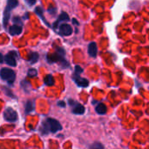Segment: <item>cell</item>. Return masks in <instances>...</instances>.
<instances>
[{"label":"cell","mask_w":149,"mask_h":149,"mask_svg":"<svg viewBox=\"0 0 149 149\" xmlns=\"http://www.w3.org/2000/svg\"><path fill=\"white\" fill-rule=\"evenodd\" d=\"M65 51L64 48L59 47L55 53H52L51 55L47 56V61L50 63H58L62 68H69L70 64L67 62V60L65 58Z\"/></svg>","instance_id":"1"},{"label":"cell","mask_w":149,"mask_h":149,"mask_svg":"<svg viewBox=\"0 0 149 149\" xmlns=\"http://www.w3.org/2000/svg\"><path fill=\"white\" fill-rule=\"evenodd\" d=\"M60 130H62V127H61L60 123L58 120H56L55 119L47 118L42 123L41 132L43 134H48L49 132L54 134V133H57Z\"/></svg>","instance_id":"2"},{"label":"cell","mask_w":149,"mask_h":149,"mask_svg":"<svg viewBox=\"0 0 149 149\" xmlns=\"http://www.w3.org/2000/svg\"><path fill=\"white\" fill-rule=\"evenodd\" d=\"M0 75H1L2 79L6 81L10 86H12V84L14 83L16 79V73L14 72V71L7 67H3L1 69Z\"/></svg>","instance_id":"3"},{"label":"cell","mask_w":149,"mask_h":149,"mask_svg":"<svg viewBox=\"0 0 149 149\" xmlns=\"http://www.w3.org/2000/svg\"><path fill=\"white\" fill-rule=\"evenodd\" d=\"M18 4V2L16 0H9L7 2V5L5 7V10L3 11V24L5 27L9 22L10 16V11Z\"/></svg>","instance_id":"4"},{"label":"cell","mask_w":149,"mask_h":149,"mask_svg":"<svg viewBox=\"0 0 149 149\" xmlns=\"http://www.w3.org/2000/svg\"><path fill=\"white\" fill-rule=\"evenodd\" d=\"M3 115V119L8 122H16L18 118L17 112L14 109H12L11 107L5 108Z\"/></svg>","instance_id":"5"},{"label":"cell","mask_w":149,"mask_h":149,"mask_svg":"<svg viewBox=\"0 0 149 149\" xmlns=\"http://www.w3.org/2000/svg\"><path fill=\"white\" fill-rule=\"evenodd\" d=\"M69 104L70 106L72 107V113L74 114H77V115H82L85 113V111H86V108L85 107H83L81 104H79V102L75 101V100H69Z\"/></svg>","instance_id":"6"},{"label":"cell","mask_w":149,"mask_h":149,"mask_svg":"<svg viewBox=\"0 0 149 149\" xmlns=\"http://www.w3.org/2000/svg\"><path fill=\"white\" fill-rule=\"evenodd\" d=\"M72 79L73 81L76 83V85L79 86V87H87L89 86V81L88 79H85V78H81L79 75L76 74V73H73L72 75Z\"/></svg>","instance_id":"7"},{"label":"cell","mask_w":149,"mask_h":149,"mask_svg":"<svg viewBox=\"0 0 149 149\" xmlns=\"http://www.w3.org/2000/svg\"><path fill=\"white\" fill-rule=\"evenodd\" d=\"M14 55H17L16 52H10L8 54H6L4 56V61L10 66H16L17 65V60H16L17 56H14Z\"/></svg>","instance_id":"8"},{"label":"cell","mask_w":149,"mask_h":149,"mask_svg":"<svg viewBox=\"0 0 149 149\" xmlns=\"http://www.w3.org/2000/svg\"><path fill=\"white\" fill-rule=\"evenodd\" d=\"M73 30H72V27L68 24H62L60 26H59V30H58V33L61 35V36H70L72 33Z\"/></svg>","instance_id":"9"},{"label":"cell","mask_w":149,"mask_h":149,"mask_svg":"<svg viewBox=\"0 0 149 149\" xmlns=\"http://www.w3.org/2000/svg\"><path fill=\"white\" fill-rule=\"evenodd\" d=\"M69 16L67 15V13L66 12H62L59 16H58V19L56 20V22L53 24V28L54 29H57L58 27V24H59V23H61L62 21H69Z\"/></svg>","instance_id":"10"},{"label":"cell","mask_w":149,"mask_h":149,"mask_svg":"<svg viewBox=\"0 0 149 149\" xmlns=\"http://www.w3.org/2000/svg\"><path fill=\"white\" fill-rule=\"evenodd\" d=\"M97 52H98V49H97V45L95 42H91L88 45V54L93 57L95 58L97 56Z\"/></svg>","instance_id":"11"},{"label":"cell","mask_w":149,"mask_h":149,"mask_svg":"<svg viewBox=\"0 0 149 149\" xmlns=\"http://www.w3.org/2000/svg\"><path fill=\"white\" fill-rule=\"evenodd\" d=\"M9 32H10V34L12 35V36L19 35V34L22 32V26L17 25V24L11 25V26L9 28Z\"/></svg>","instance_id":"12"},{"label":"cell","mask_w":149,"mask_h":149,"mask_svg":"<svg viewBox=\"0 0 149 149\" xmlns=\"http://www.w3.org/2000/svg\"><path fill=\"white\" fill-rule=\"evenodd\" d=\"M35 109V101L33 100H28L25 104V107H24V111H25V113H31L33 110Z\"/></svg>","instance_id":"13"},{"label":"cell","mask_w":149,"mask_h":149,"mask_svg":"<svg viewBox=\"0 0 149 149\" xmlns=\"http://www.w3.org/2000/svg\"><path fill=\"white\" fill-rule=\"evenodd\" d=\"M95 111L98 114L103 115L107 113V107L104 103H99L95 107Z\"/></svg>","instance_id":"14"},{"label":"cell","mask_w":149,"mask_h":149,"mask_svg":"<svg viewBox=\"0 0 149 149\" xmlns=\"http://www.w3.org/2000/svg\"><path fill=\"white\" fill-rule=\"evenodd\" d=\"M38 52H31L30 53V56H29V58H28V62L30 63V64H35V63H37L38 62Z\"/></svg>","instance_id":"15"},{"label":"cell","mask_w":149,"mask_h":149,"mask_svg":"<svg viewBox=\"0 0 149 149\" xmlns=\"http://www.w3.org/2000/svg\"><path fill=\"white\" fill-rule=\"evenodd\" d=\"M35 12L38 14V16L40 17V18H42L43 19V21L46 24V25H48V26H50V24L47 23V21H46V19L45 18V17H44V14H43V10H42V8L40 7V6H38V7H36V9H35Z\"/></svg>","instance_id":"16"},{"label":"cell","mask_w":149,"mask_h":149,"mask_svg":"<svg viewBox=\"0 0 149 149\" xmlns=\"http://www.w3.org/2000/svg\"><path fill=\"white\" fill-rule=\"evenodd\" d=\"M44 82H45V84L46 86H53V84H54V79H53L52 75H51V74L47 75V76L45 78Z\"/></svg>","instance_id":"17"},{"label":"cell","mask_w":149,"mask_h":149,"mask_svg":"<svg viewBox=\"0 0 149 149\" xmlns=\"http://www.w3.org/2000/svg\"><path fill=\"white\" fill-rule=\"evenodd\" d=\"M90 149H104V146L100 142H94L90 146Z\"/></svg>","instance_id":"18"},{"label":"cell","mask_w":149,"mask_h":149,"mask_svg":"<svg viewBox=\"0 0 149 149\" xmlns=\"http://www.w3.org/2000/svg\"><path fill=\"white\" fill-rule=\"evenodd\" d=\"M37 75H38V72H37L36 69H34V68L29 69V71H28V72H27V76H28V77L33 78V77H36Z\"/></svg>","instance_id":"19"},{"label":"cell","mask_w":149,"mask_h":149,"mask_svg":"<svg viewBox=\"0 0 149 149\" xmlns=\"http://www.w3.org/2000/svg\"><path fill=\"white\" fill-rule=\"evenodd\" d=\"M3 90L4 93H5L6 95H8L9 97H11V98H13V97H14V95L11 93V92H10V89H8V88H6V87L3 86Z\"/></svg>","instance_id":"20"},{"label":"cell","mask_w":149,"mask_h":149,"mask_svg":"<svg viewBox=\"0 0 149 149\" xmlns=\"http://www.w3.org/2000/svg\"><path fill=\"white\" fill-rule=\"evenodd\" d=\"M74 69H75V72H74V73H76V74H78V75H80V74L83 72V69H82L79 65H76Z\"/></svg>","instance_id":"21"},{"label":"cell","mask_w":149,"mask_h":149,"mask_svg":"<svg viewBox=\"0 0 149 149\" xmlns=\"http://www.w3.org/2000/svg\"><path fill=\"white\" fill-rule=\"evenodd\" d=\"M13 22L17 23V25L22 26V21H21V18H20L19 17H13Z\"/></svg>","instance_id":"22"},{"label":"cell","mask_w":149,"mask_h":149,"mask_svg":"<svg viewBox=\"0 0 149 149\" xmlns=\"http://www.w3.org/2000/svg\"><path fill=\"white\" fill-rule=\"evenodd\" d=\"M58 106L59 107H65V103L63 100H61V101H58Z\"/></svg>","instance_id":"23"},{"label":"cell","mask_w":149,"mask_h":149,"mask_svg":"<svg viewBox=\"0 0 149 149\" xmlns=\"http://www.w3.org/2000/svg\"><path fill=\"white\" fill-rule=\"evenodd\" d=\"M25 3H28L29 5H33V4H35V3H36V1H35V0H32V1L28 0V1H25Z\"/></svg>","instance_id":"24"},{"label":"cell","mask_w":149,"mask_h":149,"mask_svg":"<svg viewBox=\"0 0 149 149\" xmlns=\"http://www.w3.org/2000/svg\"><path fill=\"white\" fill-rule=\"evenodd\" d=\"M72 23L74 24H76V25H79V22L75 19V18H72Z\"/></svg>","instance_id":"25"}]
</instances>
